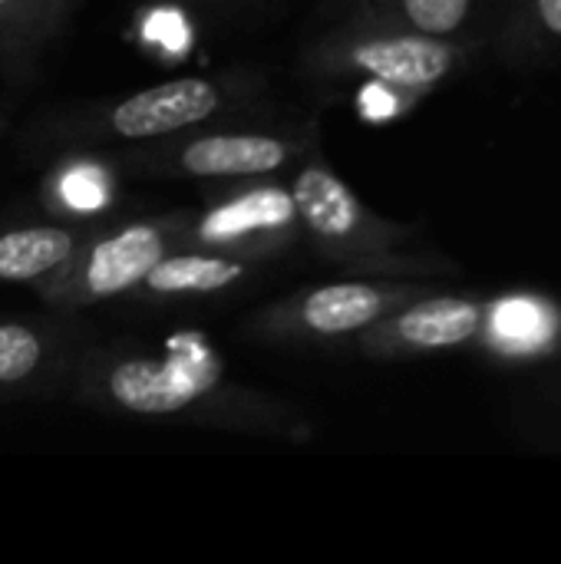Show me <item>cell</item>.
<instances>
[{"label": "cell", "mask_w": 561, "mask_h": 564, "mask_svg": "<svg viewBox=\"0 0 561 564\" xmlns=\"http://www.w3.org/2000/svg\"><path fill=\"white\" fill-rule=\"evenodd\" d=\"M73 400L89 410L188 423L241 436L311 443V420L274 393L228 377L218 350L198 334H175L159 347L109 344L83 350L66 380Z\"/></svg>", "instance_id": "1"}, {"label": "cell", "mask_w": 561, "mask_h": 564, "mask_svg": "<svg viewBox=\"0 0 561 564\" xmlns=\"http://www.w3.org/2000/svg\"><path fill=\"white\" fill-rule=\"evenodd\" d=\"M268 96L258 69H222L212 76H179L119 99H99L46 116L33 139L63 152H103L169 139L208 122L251 116Z\"/></svg>", "instance_id": "2"}, {"label": "cell", "mask_w": 561, "mask_h": 564, "mask_svg": "<svg viewBox=\"0 0 561 564\" xmlns=\"http://www.w3.org/2000/svg\"><path fill=\"white\" fill-rule=\"evenodd\" d=\"M301 241L327 264L357 278L456 281L460 264L420 241V228L377 215L324 159L311 152L291 172Z\"/></svg>", "instance_id": "3"}, {"label": "cell", "mask_w": 561, "mask_h": 564, "mask_svg": "<svg viewBox=\"0 0 561 564\" xmlns=\"http://www.w3.org/2000/svg\"><path fill=\"white\" fill-rule=\"evenodd\" d=\"M476 63H486L479 50L407 30L360 0H347L324 26L311 30L298 56V69L314 83H360L364 89H387L410 106Z\"/></svg>", "instance_id": "4"}, {"label": "cell", "mask_w": 561, "mask_h": 564, "mask_svg": "<svg viewBox=\"0 0 561 564\" xmlns=\"http://www.w3.org/2000/svg\"><path fill=\"white\" fill-rule=\"evenodd\" d=\"M317 149L321 122L314 116H235L169 139L122 145L109 155V165L136 178L248 182L294 172Z\"/></svg>", "instance_id": "5"}, {"label": "cell", "mask_w": 561, "mask_h": 564, "mask_svg": "<svg viewBox=\"0 0 561 564\" xmlns=\"http://www.w3.org/2000/svg\"><path fill=\"white\" fill-rule=\"evenodd\" d=\"M443 288V281H403V278H344L294 291L258 307L241 334L274 347H344L360 330L387 317L390 311Z\"/></svg>", "instance_id": "6"}, {"label": "cell", "mask_w": 561, "mask_h": 564, "mask_svg": "<svg viewBox=\"0 0 561 564\" xmlns=\"http://www.w3.org/2000/svg\"><path fill=\"white\" fill-rule=\"evenodd\" d=\"M182 218L185 212L129 218L119 225L99 221L76 248V254L53 278L33 288L36 297L63 317L96 304L132 297L152 264L179 248Z\"/></svg>", "instance_id": "7"}, {"label": "cell", "mask_w": 561, "mask_h": 564, "mask_svg": "<svg viewBox=\"0 0 561 564\" xmlns=\"http://www.w3.org/2000/svg\"><path fill=\"white\" fill-rule=\"evenodd\" d=\"M301 245V218L288 182H228L202 208L185 212L179 248H202L265 264Z\"/></svg>", "instance_id": "8"}, {"label": "cell", "mask_w": 561, "mask_h": 564, "mask_svg": "<svg viewBox=\"0 0 561 564\" xmlns=\"http://www.w3.org/2000/svg\"><path fill=\"white\" fill-rule=\"evenodd\" d=\"M486 297L483 294H453L433 288L430 294L390 311L367 330H360L350 347L367 360H423L443 354L473 350L483 330Z\"/></svg>", "instance_id": "9"}, {"label": "cell", "mask_w": 561, "mask_h": 564, "mask_svg": "<svg viewBox=\"0 0 561 564\" xmlns=\"http://www.w3.org/2000/svg\"><path fill=\"white\" fill-rule=\"evenodd\" d=\"M493 364L539 367L561 360V301L539 291H506L486 297L483 330L473 344Z\"/></svg>", "instance_id": "10"}, {"label": "cell", "mask_w": 561, "mask_h": 564, "mask_svg": "<svg viewBox=\"0 0 561 564\" xmlns=\"http://www.w3.org/2000/svg\"><path fill=\"white\" fill-rule=\"evenodd\" d=\"M79 354L76 330L56 321H0V390H53Z\"/></svg>", "instance_id": "11"}, {"label": "cell", "mask_w": 561, "mask_h": 564, "mask_svg": "<svg viewBox=\"0 0 561 564\" xmlns=\"http://www.w3.org/2000/svg\"><path fill=\"white\" fill-rule=\"evenodd\" d=\"M83 0H0V76L10 89L36 79Z\"/></svg>", "instance_id": "12"}, {"label": "cell", "mask_w": 561, "mask_h": 564, "mask_svg": "<svg viewBox=\"0 0 561 564\" xmlns=\"http://www.w3.org/2000/svg\"><path fill=\"white\" fill-rule=\"evenodd\" d=\"M258 274V264L238 261L228 254L202 251V248H172L165 258L152 264L132 297L145 304H175V301H205L222 297Z\"/></svg>", "instance_id": "13"}, {"label": "cell", "mask_w": 561, "mask_h": 564, "mask_svg": "<svg viewBox=\"0 0 561 564\" xmlns=\"http://www.w3.org/2000/svg\"><path fill=\"white\" fill-rule=\"evenodd\" d=\"M96 225V218H46L0 228V284H43L76 254Z\"/></svg>", "instance_id": "14"}, {"label": "cell", "mask_w": 561, "mask_h": 564, "mask_svg": "<svg viewBox=\"0 0 561 564\" xmlns=\"http://www.w3.org/2000/svg\"><path fill=\"white\" fill-rule=\"evenodd\" d=\"M360 3L423 36L473 46L483 53V59L506 7V0H360Z\"/></svg>", "instance_id": "15"}, {"label": "cell", "mask_w": 561, "mask_h": 564, "mask_svg": "<svg viewBox=\"0 0 561 564\" xmlns=\"http://www.w3.org/2000/svg\"><path fill=\"white\" fill-rule=\"evenodd\" d=\"M486 63L513 73L561 66V0H506Z\"/></svg>", "instance_id": "16"}, {"label": "cell", "mask_w": 561, "mask_h": 564, "mask_svg": "<svg viewBox=\"0 0 561 564\" xmlns=\"http://www.w3.org/2000/svg\"><path fill=\"white\" fill-rule=\"evenodd\" d=\"M506 413L519 446L561 456V364L526 367L509 393Z\"/></svg>", "instance_id": "17"}, {"label": "cell", "mask_w": 561, "mask_h": 564, "mask_svg": "<svg viewBox=\"0 0 561 564\" xmlns=\"http://www.w3.org/2000/svg\"><path fill=\"white\" fill-rule=\"evenodd\" d=\"M195 3H205V7H225V3H245V0H195Z\"/></svg>", "instance_id": "18"}, {"label": "cell", "mask_w": 561, "mask_h": 564, "mask_svg": "<svg viewBox=\"0 0 561 564\" xmlns=\"http://www.w3.org/2000/svg\"><path fill=\"white\" fill-rule=\"evenodd\" d=\"M3 122H7V109L0 106V129H3Z\"/></svg>", "instance_id": "19"}, {"label": "cell", "mask_w": 561, "mask_h": 564, "mask_svg": "<svg viewBox=\"0 0 561 564\" xmlns=\"http://www.w3.org/2000/svg\"><path fill=\"white\" fill-rule=\"evenodd\" d=\"M559 364H561V360H559Z\"/></svg>", "instance_id": "20"}]
</instances>
